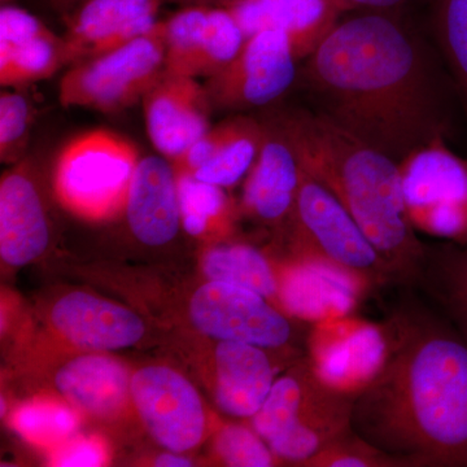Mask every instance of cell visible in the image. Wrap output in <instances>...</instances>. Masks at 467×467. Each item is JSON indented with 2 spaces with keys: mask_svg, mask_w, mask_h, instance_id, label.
Returning <instances> with one entry per match:
<instances>
[{
  "mask_svg": "<svg viewBox=\"0 0 467 467\" xmlns=\"http://www.w3.org/2000/svg\"><path fill=\"white\" fill-rule=\"evenodd\" d=\"M50 229L41 195L26 167L3 175L0 182V256L24 266L47 250Z\"/></svg>",
  "mask_w": 467,
  "mask_h": 467,
  "instance_id": "obj_22",
  "label": "cell"
},
{
  "mask_svg": "<svg viewBox=\"0 0 467 467\" xmlns=\"http://www.w3.org/2000/svg\"><path fill=\"white\" fill-rule=\"evenodd\" d=\"M353 402L319 382L306 359L275 379L252 427L278 460L304 465L352 430Z\"/></svg>",
  "mask_w": 467,
  "mask_h": 467,
  "instance_id": "obj_4",
  "label": "cell"
},
{
  "mask_svg": "<svg viewBox=\"0 0 467 467\" xmlns=\"http://www.w3.org/2000/svg\"><path fill=\"white\" fill-rule=\"evenodd\" d=\"M265 137L256 161L248 171L243 202L266 223L290 218L299 190L301 167L296 153L281 131L265 122Z\"/></svg>",
  "mask_w": 467,
  "mask_h": 467,
  "instance_id": "obj_23",
  "label": "cell"
},
{
  "mask_svg": "<svg viewBox=\"0 0 467 467\" xmlns=\"http://www.w3.org/2000/svg\"><path fill=\"white\" fill-rule=\"evenodd\" d=\"M184 5H213V7H229L238 0H177Z\"/></svg>",
  "mask_w": 467,
  "mask_h": 467,
  "instance_id": "obj_37",
  "label": "cell"
},
{
  "mask_svg": "<svg viewBox=\"0 0 467 467\" xmlns=\"http://www.w3.org/2000/svg\"><path fill=\"white\" fill-rule=\"evenodd\" d=\"M130 395L152 438L169 451H192L205 432L201 396L167 367H147L131 377Z\"/></svg>",
  "mask_w": 467,
  "mask_h": 467,
  "instance_id": "obj_12",
  "label": "cell"
},
{
  "mask_svg": "<svg viewBox=\"0 0 467 467\" xmlns=\"http://www.w3.org/2000/svg\"><path fill=\"white\" fill-rule=\"evenodd\" d=\"M275 371L266 349L239 342H218L214 350V396L223 413L252 418L266 400Z\"/></svg>",
  "mask_w": 467,
  "mask_h": 467,
  "instance_id": "obj_24",
  "label": "cell"
},
{
  "mask_svg": "<svg viewBox=\"0 0 467 467\" xmlns=\"http://www.w3.org/2000/svg\"><path fill=\"white\" fill-rule=\"evenodd\" d=\"M438 272V296L467 340V245L441 261Z\"/></svg>",
  "mask_w": 467,
  "mask_h": 467,
  "instance_id": "obj_32",
  "label": "cell"
},
{
  "mask_svg": "<svg viewBox=\"0 0 467 467\" xmlns=\"http://www.w3.org/2000/svg\"><path fill=\"white\" fill-rule=\"evenodd\" d=\"M14 422L26 439L46 444L69 438L78 426L73 411L48 402L26 405L17 411Z\"/></svg>",
  "mask_w": 467,
  "mask_h": 467,
  "instance_id": "obj_29",
  "label": "cell"
},
{
  "mask_svg": "<svg viewBox=\"0 0 467 467\" xmlns=\"http://www.w3.org/2000/svg\"><path fill=\"white\" fill-rule=\"evenodd\" d=\"M3 3L8 2V0H2Z\"/></svg>",
  "mask_w": 467,
  "mask_h": 467,
  "instance_id": "obj_39",
  "label": "cell"
},
{
  "mask_svg": "<svg viewBox=\"0 0 467 467\" xmlns=\"http://www.w3.org/2000/svg\"><path fill=\"white\" fill-rule=\"evenodd\" d=\"M304 78L319 112L396 162L442 137L426 58L383 15L337 23L309 55Z\"/></svg>",
  "mask_w": 467,
  "mask_h": 467,
  "instance_id": "obj_1",
  "label": "cell"
},
{
  "mask_svg": "<svg viewBox=\"0 0 467 467\" xmlns=\"http://www.w3.org/2000/svg\"><path fill=\"white\" fill-rule=\"evenodd\" d=\"M340 9L355 8V7H368V8H391L395 5H401L405 0H335Z\"/></svg>",
  "mask_w": 467,
  "mask_h": 467,
  "instance_id": "obj_35",
  "label": "cell"
},
{
  "mask_svg": "<svg viewBox=\"0 0 467 467\" xmlns=\"http://www.w3.org/2000/svg\"><path fill=\"white\" fill-rule=\"evenodd\" d=\"M389 325L391 353L353 402V431L400 466H467V340L429 316Z\"/></svg>",
  "mask_w": 467,
  "mask_h": 467,
  "instance_id": "obj_2",
  "label": "cell"
},
{
  "mask_svg": "<svg viewBox=\"0 0 467 467\" xmlns=\"http://www.w3.org/2000/svg\"><path fill=\"white\" fill-rule=\"evenodd\" d=\"M181 220L190 235L207 233L226 216L227 198L223 187L198 180L192 174H177Z\"/></svg>",
  "mask_w": 467,
  "mask_h": 467,
  "instance_id": "obj_27",
  "label": "cell"
},
{
  "mask_svg": "<svg viewBox=\"0 0 467 467\" xmlns=\"http://www.w3.org/2000/svg\"><path fill=\"white\" fill-rule=\"evenodd\" d=\"M125 207L129 226L138 241L150 247L173 241L182 225L173 162L161 156L140 159Z\"/></svg>",
  "mask_w": 467,
  "mask_h": 467,
  "instance_id": "obj_19",
  "label": "cell"
},
{
  "mask_svg": "<svg viewBox=\"0 0 467 467\" xmlns=\"http://www.w3.org/2000/svg\"><path fill=\"white\" fill-rule=\"evenodd\" d=\"M389 353V322L355 313L316 322L308 337V362L319 382L355 399L382 373Z\"/></svg>",
  "mask_w": 467,
  "mask_h": 467,
  "instance_id": "obj_9",
  "label": "cell"
},
{
  "mask_svg": "<svg viewBox=\"0 0 467 467\" xmlns=\"http://www.w3.org/2000/svg\"><path fill=\"white\" fill-rule=\"evenodd\" d=\"M275 272L282 312L310 324L355 313L371 294L347 273L304 257L294 256L279 269L275 267Z\"/></svg>",
  "mask_w": 467,
  "mask_h": 467,
  "instance_id": "obj_16",
  "label": "cell"
},
{
  "mask_svg": "<svg viewBox=\"0 0 467 467\" xmlns=\"http://www.w3.org/2000/svg\"><path fill=\"white\" fill-rule=\"evenodd\" d=\"M66 43L26 9H0V85L15 88L48 78L67 66Z\"/></svg>",
  "mask_w": 467,
  "mask_h": 467,
  "instance_id": "obj_18",
  "label": "cell"
},
{
  "mask_svg": "<svg viewBox=\"0 0 467 467\" xmlns=\"http://www.w3.org/2000/svg\"><path fill=\"white\" fill-rule=\"evenodd\" d=\"M140 160L134 144L119 134L86 131L69 140L58 155V198L82 216H109L126 202Z\"/></svg>",
  "mask_w": 467,
  "mask_h": 467,
  "instance_id": "obj_7",
  "label": "cell"
},
{
  "mask_svg": "<svg viewBox=\"0 0 467 467\" xmlns=\"http://www.w3.org/2000/svg\"><path fill=\"white\" fill-rule=\"evenodd\" d=\"M265 137V125L235 116L209 129L183 155L173 160L177 174H192L204 182L230 187L248 174Z\"/></svg>",
  "mask_w": 467,
  "mask_h": 467,
  "instance_id": "obj_17",
  "label": "cell"
},
{
  "mask_svg": "<svg viewBox=\"0 0 467 467\" xmlns=\"http://www.w3.org/2000/svg\"><path fill=\"white\" fill-rule=\"evenodd\" d=\"M57 391L73 407L95 417L115 416L130 395L128 368L101 355L79 356L57 371Z\"/></svg>",
  "mask_w": 467,
  "mask_h": 467,
  "instance_id": "obj_25",
  "label": "cell"
},
{
  "mask_svg": "<svg viewBox=\"0 0 467 467\" xmlns=\"http://www.w3.org/2000/svg\"><path fill=\"white\" fill-rule=\"evenodd\" d=\"M155 465L161 467H189L192 465V462L186 459V457L181 456V453H178V451H171V453H164L159 456Z\"/></svg>",
  "mask_w": 467,
  "mask_h": 467,
  "instance_id": "obj_36",
  "label": "cell"
},
{
  "mask_svg": "<svg viewBox=\"0 0 467 467\" xmlns=\"http://www.w3.org/2000/svg\"><path fill=\"white\" fill-rule=\"evenodd\" d=\"M226 8L245 38L264 30L287 34L297 60L313 54L342 12L335 0H238Z\"/></svg>",
  "mask_w": 467,
  "mask_h": 467,
  "instance_id": "obj_21",
  "label": "cell"
},
{
  "mask_svg": "<svg viewBox=\"0 0 467 467\" xmlns=\"http://www.w3.org/2000/svg\"><path fill=\"white\" fill-rule=\"evenodd\" d=\"M106 460V453L99 441H79L67 442L55 456L54 462L57 466L86 467L100 466Z\"/></svg>",
  "mask_w": 467,
  "mask_h": 467,
  "instance_id": "obj_34",
  "label": "cell"
},
{
  "mask_svg": "<svg viewBox=\"0 0 467 467\" xmlns=\"http://www.w3.org/2000/svg\"><path fill=\"white\" fill-rule=\"evenodd\" d=\"M216 451L225 465L234 467H269L278 460L254 427L238 423L221 427Z\"/></svg>",
  "mask_w": 467,
  "mask_h": 467,
  "instance_id": "obj_30",
  "label": "cell"
},
{
  "mask_svg": "<svg viewBox=\"0 0 467 467\" xmlns=\"http://www.w3.org/2000/svg\"><path fill=\"white\" fill-rule=\"evenodd\" d=\"M300 167L355 218L399 282L422 275L425 248L409 221L399 162L324 113L297 109L273 117Z\"/></svg>",
  "mask_w": 467,
  "mask_h": 467,
  "instance_id": "obj_3",
  "label": "cell"
},
{
  "mask_svg": "<svg viewBox=\"0 0 467 467\" xmlns=\"http://www.w3.org/2000/svg\"><path fill=\"white\" fill-rule=\"evenodd\" d=\"M402 198L417 233L467 245V161L444 138L399 162Z\"/></svg>",
  "mask_w": 467,
  "mask_h": 467,
  "instance_id": "obj_8",
  "label": "cell"
},
{
  "mask_svg": "<svg viewBox=\"0 0 467 467\" xmlns=\"http://www.w3.org/2000/svg\"><path fill=\"white\" fill-rule=\"evenodd\" d=\"M193 325L218 342H239L282 348L290 343L292 325L285 313L257 292L209 281L190 304Z\"/></svg>",
  "mask_w": 467,
  "mask_h": 467,
  "instance_id": "obj_11",
  "label": "cell"
},
{
  "mask_svg": "<svg viewBox=\"0 0 467 467\" xmlns=\"http://www.w3.org/2000/svg\"><path fill=\"white\" fill-rule=\"evenodd\" d=\"M290 218L295 256L335 267L370 291L395 281L391 269L355 218L303 168Z\"/></svg>",
  "mask_w": 467,
  "mask_h": 467,
  "instance_id": "obj_5",
  "label": "cell"
},
{
  "mask_svg": "<svg viewBox=\"0 0 467 467\" xmlns=\"http://www.w3.org/2000/svg\"><path fill=\"white\" fill-rule=\"evenodd\" d=\"M164 21L152 32L73 67L61 78L58 99L67 109L115 112L128 109L165 73Z\"/></svg>",
  "mask_w": 467,
  "mask_h": 467,
  "instance_id": "obj_6",
  "label": "cell"
},
{
  "mask_svg": "<svg viewBox=\"0 0 467 467\" xmlns=\"http://www.w3.org/2000/svg\"><path fill=\"white\" fill-rule=\"evenodd\" d=\"M33 109L26 95L2 92L0 97V156L3 161L16 158L26 146L32 125Z\"/></svg>",
  "mask_w": 467,
  "mask_h": 467,
  "instance_id": "obj_33",
  "label": "cell"
},
{
  "mask_svg": "<svg viewBox=\"0 0 467 467\" xmlns=\"http://www.w3.org/2000/svg\"><path fill=\"white\" fill-rule=\"evenodd\" d=\"M55 8L58 9V11L66 14H70L73 9L78 7L79 5L86 2V0H48Z\"/></svg>",
  "mask_w": 467,
  "mask_h": 467,
  "instance_id": "obj_38",
  "label": "cell"
},
{
  "mask_svg": "<svg viewBox=\"0 0 467 467\" xmlns=\"http://www.w3.org/2000/svg\"><path fill=\"white\" fill-rule=\"evenodd\" d=\"M162 0H86L67 15V64L81 63L146 36Z\"/></svg>",
  "mask_w": 467,
  "mask_h": 467,
  "instance_id": "obj_14",
  "label": "cell"
},
{
  "mask_svg": "<svg viewBox=\"0 0 467 467\" xmlns=\"http://www.w3.org/2000/svg\"><path fill=\"white\" fill-rule=\"evenodd\" d=\"M147 134L164 158L183 155L212 128V104L204 84L165 72L143 98Z\"/></svg>",
  "mask_w": 467,
  "mask_h": 467,
  "instance_id": "obj_15",
  "label": "cell"
},
{
  "mask_svg": "<svg viewBox=\"0 0 467 467\" xmlns=\"http://www.w3.org/2000/svg\"><path fill=\"white\" fill-rule=\"evenodd\" d=\"M309 467H389L400 466L395 459L364 441L353 430L326 445L306 461Z\"/></svg>",
  "mask_w": 467,
  "mask_h": 467,
  "instance_id": "obj_31",
  "label": "cell"
},
{
  "mask_svg": "<svg viewBox=\"0 0 467 467\" xmlns=\"http://www.w3.org/2000/svg\"><path fill=\"white\" fill-rule=\"evenodd\" d=\"M164 30L165 72L192 78L223 69L245 41L232 12L213 5H184L164 21Z\"/></svg>",
  "mask_w": 467,
  "mask_h": 467,
  "instance_id": "obj_13",
  "label": "cell"
},
{
  "mask_svg": "<svg viewBox=\"0 0 467 467\" xmlns=\"http://www.w3.org/2000/svg\"><path fill=\"white\" fill-rule=\"evenodd\" d=\"M296 60L284 32L264 30L247 36L236 57L205 79L212 107L241 110L273 103L294 84Z\"/></svg>",
  "mask_w": 467,
  "mask_h": 467,
  "instance_id": "obj_10",
  "label": "cell"
},
{
  "mask_svg": "<svg viewBox=\"0 0 467 467\" xmlns=\"http://www.w3.org/2000/svg\"><path fill=\"white\" fill-rule=\"evenodd\" d=\"M54 327L78 348H129L142 339L144 324L125 306L77 291L61 297L51 312Z\"/></svg>",
  "mask_w": 467,
  "mask_h": 467,
  "instance_id": "obj_20",
  "label": "cell"
},
{
  "mask_svg": "<svg viewBox=\"0 0 467 467\" xmlns=\"http://www.w3.org/2000/svg\"><path fill=\"white\" fill-rule=\"evenodd\" d=\"M439 43L467 100V0H441Z\"/></svg>",
  "mask_w": 467,
  "mask_h": 467,
  "instance_id": "obj_28",
  "label": "cell"
},
{
  "mask_svg": "<svg viewBox=\"0 0 467 467\" xmlns=\"http://www.w3.org/2000/svg\"><path fill=\"white\" fill-rule=\"evenodd\" d=\"M202 270L208 281L223 282L276 300L278 282L275 267L256 248L245 244H227L205 254Z\"/></svg>",
  "mask_w": 467,
  "mask_h": 467,
  "instance_id": "obj_26",
  "label": "cell"
}]
</instances>
